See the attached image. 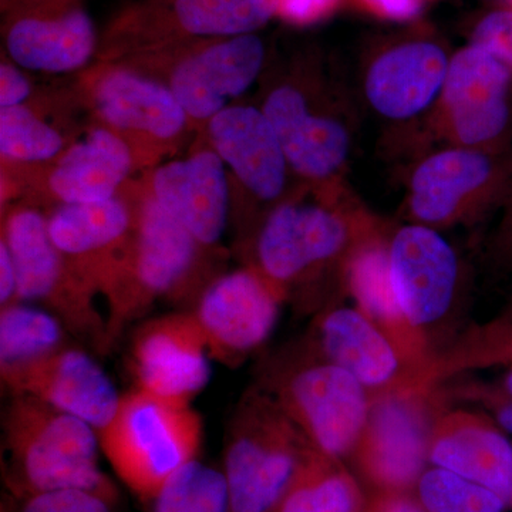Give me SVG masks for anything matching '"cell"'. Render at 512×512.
<instances>
[{
  "label": "cell",
  "instance_id": "cell-35",
  "mask_svg": "<svg viewBox=\"0 0 512 512\" xmlns=\"http://www.w3.org/2000/svg\"><path fill=\"white\" fill-rule=\"evenodd\" d=\"M471 45L481 47L512 72V10H495L478 22Z\"/></svg>",
  "mask_w": 512,
  "mask_h": 512
},
{
  "label": "cell",
  "instance_id": "cell-24",
  "mask_svg": "<svg viewBox=\"0 0 512 512\" xmlns=\"http://www.w3.org/2000/svg\"><path fill=\"white\" fill-rule=\"evenodd\" d=\"M390 232L367 242L353 258L348 274V295L367 319L382 330L404 360L416 370L423 386L424 376L436 359L426 338L413 328L394 292L389 262Z\"/></svg>",
  "mask_w": 512,
  "mask_h": 512
},
{
  "label": "cell",
  "instance_id": "cell-20",
  "mask_svg": "<svg viewBox=\"0 0 512 512\" xmlns=\"http://www.w3.org/2000/svg\"><path fill=\"white\" fill-rule=\"evenodd\" d=\"M451 57L437 43L409 40L383 50L367 66L363 93L384 120L406 123L436 109Z\"/></svg>",
  "mask_w": 512,
  "mask_h": 512
},
{
  "label": "cell",
  "instance_id": "cell-3",
  "mask_svg": "<svg viewBox=\"0 0 512 512\" xmlns=\"http://www.w3.org/2000/svg\"><path fill=\"white\" fill-rule=\"evenodd\" d=\"M255 386L279 404L313 447L340 460L352 454L372 396L305 339L266 357Z\"/></svg>",
  "mask_w": 512,
  "mask_h": 512
},
{
  "label": "cell",
  "instance_id": "cell-4",
  "mask_svg": "<svg viewBox=\"0 0 512 512\" xmlns=\"http://www.w3.org/2000/svg\"><path fill=\"white\" fill-rule=\"evenodd\" d=\"M101 453L121 483L151 505L180 468L198 460L202 421L191 404L165 402L131 390L99 433Z\"/></svg>",
  "mask_w": 512,
  "mask_h": 512
},
{
  "label": "cell",
  "instance_id": "cell-1",
  "mask_svg": "<svg viewBox=\"0 0 512 512\" xmlns=\"http://www.w3.org/2000/svg\"><path fill=\"white\" fill-rule=\"evenodd\" d=\"M387 228L345 197L340 187L315 201L279 202L256 235L254 266L282 301L302 313L340 305L357 252Z\"/></svg>",
  "mask_w": 512,
  "mask_h": 512
},
{
  "label": "cell",
  "instance_id": "cell-21",
  "mask_svg": "<svg viewBox=\"0 0 512 512\" xmlns=\"http://www.w3.org/2000/svg\"><path fill=\"white\" fill-rule=\"evenodd\" d=\"M429 463L483 485L512 507V444L487 413L447 404L434 421Z\"/></svg>",
  "mask_w": 512,
  "mask_h": 512
},
{
  "label": "cell",
  "instance_id": "cell-19",
  "mask_svg": "<svg viewBox=\"0 0 512 512\" xmlns=\"http://www.w3.org/2000/svg\"><path fill=\"white\" fill-rule=\"evenodd\" d=\"M265 57L264 42L254 33L211 39L175 64L170 87L190 119L210 121L254 84Z\"/></svg>",
  "mask_w": 512,
  "mask_h": 512
},
{
  "label": "cell",
  "instance_id": "cell-25",
  "mask_svg": "<svg viewBox=\"0 0 512 512\" xmlns=\"http://www.w3.org/2000/svg\"><path fill=\"white\" fill-rule=\"evenodd\" d=\"M94 104L109 126L157 140L180 136L188 120L170 86L126 69L110 70L100 77Z\"/></svg>",
  "mask_w": 512,
  "mask_h": 512
},
{
  "label": "cell",
  "instance_id": "cell-10",
  "mask_svg": "<svg viewBox=\"0 0 512 512\" xmlns=\"http://www.w3.org/2000/svg\"><path fill=\"white\" fill-rule=\"evenodd\" d=\"M389 262L404 315L439 356L463 296L460 256L440 231L409 222L390 232Z\"/></svg>",
  "mask_w": 512,
  "mask_h": 512
},
{
  "label": "cell",
  "instance_id": "cell-32",
  "mask_svg": "<svg viewBox=\"0 0 512 512\" xmlns=\"http://www.w3.org/2000/svg\"><path fill=\"white\" fill-rule=\"evenodd\" d=\"M62 134L36 116L29 107L0 109V153L8 160L40 163L59 156Z\"/></svg>",
  "mask_w": 512,
  "mask_h": 512
},
{
  "label": "cell",
  "instance_id": "cell-28",
  "mask_svg": "<svg viewBox=\"0 0 512 512\" xmlns=\"http://www.w3.org/2000/svg\"><path fill=\"white\" fill-rule=\"evenodd\" d=\"M362 494L340 458L313 447L271 512H357Z\"/></svg>",
  "mask_w": 512,
  "mask_h": 512
},
{
  "label": "cell",
  "instance_id": "cell-37",
  "mask_svg": "<svg viewBox=\"0 0 512 512\" xmlns=\"http://www.w3.org/2000/svg\"><path fill=\"white\" fill-rule=\"evenodd\" d=\"M338 0H281L279 13L292 22H315L335 8Z\"/></svg>",
  "mask_w": 512,
  "mask_h": 512
},
{
  "label": "cell",
  "instance_id": "cell-11",
  "mask_svg": "<svg viewBox=\"0 0 512 512\" xmlns=\"http://www.w3.org/2000/svg\"><path fill=\"white\" fill-rule=\"evenodd\" d=\"M436 128L448 146L508 150L512 127V72L481 47L451 56L436 109Z\"/></svg>",
  "mask_w": 512,
  "mask_h": 512
},
{
  "label": "cell",
  "instance_id": "cell-18",
  "mask_svg": "<svg viewBox=\"0 0 512 512\" xmlns=\"http://www.w3.org/2000/svg\"><path fill=\"white\" fill-rule=\"evenodd\" d=\"M5 40L13 63L43 73L80 69L97 47L93 20L76 0H29L9 19Z\"/></svg>",
  "mask_w": 512,
  "mask_h": 512
},
{
  "label": "cell",
  "instance_id": "cell-23",
  "mask_svg": "<svg viewBox=\"0 0 512 512\" xmlns=\"http://www.w3.org/2000/svg\"><path fill=\"white\" fill-rule=\"evenodd\" d=\"M208 137L212 150L256 200L274 202L281 198L291 168L262 109L227 107L208 121Z\"/></svg>",
  "mask_w": 512,
  "mask_h": 512
},
{
  "label": "cell",
  "instance_id": "cell-30",
  "mask_svg": "<svg viewBox=\"0 0 512 512\" xmlns=\"http://www.w3.org/2000/svg\"><path fill=\"white\" fill-rule=\"evenodd\" d=\"M153 512H229L222 470L191 461L177 471L151 504Z\"/></svg>",
  "mask_w": 512,
  "mask_h": 512
},
{
  "label": "cell",
  "instance_id": "cell-36",
  "mask_svg": "<svg viewBox=\"0 0 512 512\" xmlns=\"http://www.w3.org/2000/svg\"><path fill=\"white\" fill-rule=\"evenodd\" d=\"M32 86L13 63L0 64V109L22 106L30 96Z\"/></svg>",
  "mask_w": 512,
  "mask_h": 512
},
{
  "label": "cell",
  "instance_id": "cell-41",
  "mask_svg": "<svg viewBox=\"0 0 512 512\" xmlns=\"http://www.w3.org/2000/svg\"><path fill=\"white\" fill-rule=\"evenodd\" d=\"M375 512H426L417 500L403 493H389L380 498Z\"/></svg>",
  "mask_w": 512,
  "mask_h": 512
},
{
  "label": "cell",
  "instance_id": "cell-12",
  "mask_svg": "<svg viewBox=\"0 0 512 512\" xmlns=\"http://www.w3.org/2000/svg\"><path fill=\"white\" fill-rule=\"evenodd\" d=\"M284 303L274 286L249 265L212 279L191 312L212 359L235 367L268 340Z\"/></svg>",
  "mask_w": 512,
  "mask_h": 512
},
{
  "label": "cell",
  "instance_id": "cell-7",
  "mask_svg": "<svg viewBox=\"0 0 512 512\" xmlns=\"http://www.w3.org/2000/svg\"><path fill=\"white\" fill-rule=\"evenodd\" d=\"M2 241L15 265L18 302L39 303L70 335L107 355V322L94 306L96 293L74 274L53 244L45 215L32 208L13 211L3 224Z\"/></svg>",
  "mask_w": 512,
  "mask_h": 512
},
{
  "label": "cell",
  "instance_id": "cell-9",
  "mask_svg": "<svg viewBox=\"0 0 512 512\" xmlns=\"http://www.w3.org/2000/svg\"><path fill=\"white\" fill-rule=\"evenodd\" d=\"M447 404L441 386L372 397L365 427L350 456L386 493L416 487L429 464L434 421Z\"/></svg>",
  "mask_w": 512,
  "mask_h": 512
},
{
  "label": "cell",
  "instance_id": "cell-17",
  "mask_svg": "<svg viewBox=\"0 0 512 512\" xmlns=\"http://www.w3.org/2000/svg\"><path fill=\"white\" fill-rule=\"evenodd\" d=\"M137 215L114 197L62 204L49 218V234L67 264L93 293L106 295L136 231Z\"/></svg>",
  "mask_w": 512,
  "mask_h": 512
},
{
  "label": "cell",
  "instance_id": "cell-6",
  "mask_svg": "<svg viewBox=\"0 0 512 512\" xmlns=\"http://www.w3.org/2000/svg\"><path fill=\"white\" fill-rule=\"evenodd\" d=\"M202 249L207 248L153 195L146 198L137 214L133 241L106 293L109 350L157 299L190 298Z\"/></svg>",
  "mask_w": 512,
  "mask_h": 512
},
{
  "label": "cell",
  "instance_id": "cell-27",
  "mask_svg": "<svg viewBox=\"0 0 512 512\" xmlns=\"http://www.w3.org/2000/svg\"><path fill=\"white\" fill-rule=\"evenodd\" d=\"M281 9V0H170L158 25L174 35L227 39L252 35Z\"/></svg>",
  "mask_w": 512,
  "mask_h": 512
},
{
  "label": "cell",
  "instance_id": "cell-8",
  "mask_svg": "<svg viewBox=\"0 0 512 512\" xmlns=\"http://www.w3.org/2000/svg\"><path fill=\"white\" fill-rule=\"evenodd\" d=\"M511 177L510 148H441L410 175L406 220L437 231L477 221L503 202Z\"/></svg>",
  "mask_w": 512,
  "mask_h": 512
},
{
  "label": "cell",
  "instance_id": "cell-5",
  "mask_svg": "<svg viewBox=\"0 0 512 512\" xmlns=\"http://www.w3.org/2000/svg\"><path fill=\"white\" fill-rule=\"evenodd\" d=\"M313 448L269 394L251 387L225 433L229 512H271Z\"/></svg>",
  "mask_w": 512,
  "mask_h": 512
},
{
  "label": "cell",
  "instance_id": "cell-33",
  "mask_svg": "<svg viewBox=\"0 0 512 512\" xmlns=\"http://www.w3.org/2000/svg\"><path fill=\"white\" fill-rule=\"evenodd\" d=\"M441 389L450 400L476 403L483 407L505 431L512 434V367L497 382H480V380H458L454 384H443Z\"/></svg>",
  "mask_w": 512,
  "mask_h": 512
},
{
  "label": "cell",
  "instance_id": "cell-22",
  "mask_svg": "<svg viewBox=\"0 0 512 512\" xmlns=\"http://www.w3.org/2000/svg\"><path fill=\"white\" fill-rule=\"evenodd\" d=\"M153 198L204 248L220 242L227 227L229 191L224 161L214 150L161 165Z\"/></svg>",
  "mask_w": 512,
  "mask_h": 512
},
{
  "label": "cell",
  "instance_id": "cell-29",
  "mask_svg": "<svg viewBox=\"0 0 512 512\" xmlns=\"http://www.w3.org/2000/svg\"><path fill=\"white\" fill-rule=\"evenodd\" d=\"M67 345L70 333L46 309L23 302L0 309V367L22 365Z\"/></svg>",
  "mask_w": 512,
  "mask_h": 512
},
{
  "label": "cell",
  "instance_id": "cell-39",
  "mask_svg": "<svg viewBox=\"0 0 512 512\" xmlns=\"http://www.w3.org/2000/svg\"><path fill=\"white\" fill-rule=\"evenodd\" d=\"M373 12L386 19L407 22L416 19L423 10L424 0H365Z\"/></svg>",
  "mask_w": 512,
  "mask_h": 512
},
{
  "label": "cell",
  "instance_id": "cell-26",
  "mask_svg": "<svg viewBox=\"0 0 512 512\" xmlns=\"http://www.w3.org/2000/svg\"><path fill=\"white\" fill-rule=\"evenodd\" d=\"M133 170V154L123 137L96 128L63 151L49 178L50 191L63 204H86L116 197Z\"/></svg>",
  "mask_w": 512,
  "mask_h": 512
},
{
  "label": "cell",
  "instance_id": "cell-40",
  "mask_svg": "<svg viewBox=\"0 0 512 512\" xmlns=\"http://www.w3.org/2000/svg\"><path fill=\"white\" fill-rule=\"evenodd\" d=\"M12 303H18V279L9 249L0 241V306Z\"/></svg>",
  "mask_w": 512,
  "mask_h": 512
},
{
  "label": "cell",
  "instance_id": "cell-13",
  "mask_svg": "<svg viewBox=\"0 0 512 512\" xmlns=\"http://www.w3.org/2000/svg\"><path fill=\"white\" fill-rule=\"evenodd\" d=\"M207 340L192 312L147 320L131 338L128 365L136 389L165 402L191 404L211 380Z\"/></svg>",
  "mask_w": 512,
  "mask_h": 512
},
{
  "label": "cell",
  "instance_id": "cell-43",
  "mask_svg": "<svg viewBox=\"0 0 512 512\" xmlns=\"http://www.w3.org/2000/svg\"><path fill=\"white\" fill-rule=\"evenodd\" d=\"M510 2H511V5H512V0H510Z\"/></svg>",
  "mask_w": 512,
  "mask_h": 512
},
{
  "label": "cell",
  "instance_id": "cell-14",
  "mask_svg": "<svg viewBox=\"0 0 512 512\" xmlns=\"http://www.w3.org/2000/svg\"><path fill=\"white\" fill-rule=\"evenodd\" d=\"M262 111L271 121L293 173L322 188L340 187L352 148L349 121L326 107L315 106L305 90L293 83L274 87Z\"/></svg>",
  "mask_w": 512,
  "mask_h": 512
},
{
  "label": "cell",
  "instance_id": "cell-34",
  "mask_svg": "<svg viewBox=\"0 0 512 512\" xmlns=\"http://www.w3.org/2000/svg\"><path fill=\"white\" fill-rule=\"evenodd\" d=\"M114 504L109 498L93 491L67 488L25 497L8 495L2 512H114Z\"/></svg>",
  "mask_w": 512,
  "mask_h": 512
},
{
  "label": "cell",
  "instance_id": "cell-16",
  "mask_svg": "<svg viewBox=\"0 0 512 512\" xmlns=\"http://www.w3.org/2000/svg\"><path fill=\"white\" fill-rule=\"evenodd\" d=\"M303 339L320 356L348 370L372 397L424 389L392 340L357 308L335 305L316 313Z\"/></svg>",
  "mask_w": 512,
  "mask_h": 512
},
{
  "label": "cell",
  "instance_id": "cell-2",
  "mask_svg": "<svg viewBox=\"0 0 512 512\" xmlns=\"http://www.w3.org/2000/svg\"><path fill=\"white\" fill-rule=\"evenodd\" d=\"M99 433L86 421L25 394L2 412V471L8 495L93 491L116 503L119 491L100 467Z\"/></svg>",
  "mask_w": 512,
  "mask_h": 512
},
{
  "label": "cell",
  "instance_id": "cell-31",
  "mask_svg": "<svg viewBox=\"0 0 512 512\" xmlns=\"http://www.w3.org/2000/svg\"><path fill=\"white\" fill-rule=\"evenodd\" d=\"M426 512H504L500 495L440 467L427 468L416 485Z\"/></svg>",
  "mask_w": 512,
  "mask_h": 512
},
{
  "label": "cell",
  "instance_id": "cell-15",
  "mask_svg": "<svg viewBox=\"0 0 512 512\" xmlns=\"http://www.w3.org/2000/svg\"><path fill=\"white\" fill-rule=\"evenodd\" d=\"M9 394H25L73 414L100 433L116 416L121 394L89 353L67 345L22 365L0 367Z\"/></svg>",
  "mask_w": 512,
  "mask_h": 512
},
{
  "label": "cell",
  "instance_id": "cell-42",
  "mask_svg": "<svg viewBox=\"0 0 512 512\" xmlns=\"http://www.w3.org/2000/svg\"><path fill=\"white\" fill-rule=\"evenodd\" d=\"M10 2H13V0H2V5L3 6L9 5Z\"/></svg>",
  "mask_w": 512,
  "mask_h": 512
},
{
  "label": "cell",
  "instance_id": "cell-38",
  "mask_svg": "<svg viewBox=\"0 0 512 512\" xmlns=\"http://www.w3.org/2000/svg\"><path fill=\"white\" fill-rule=\"evenodd\" d=\"M501 205H503V218L494 238L493 252L500 261L512 264V177Z\"/></svg>",
  "mask_w": 512,
  "mask_h": 512
}]
</instances>
